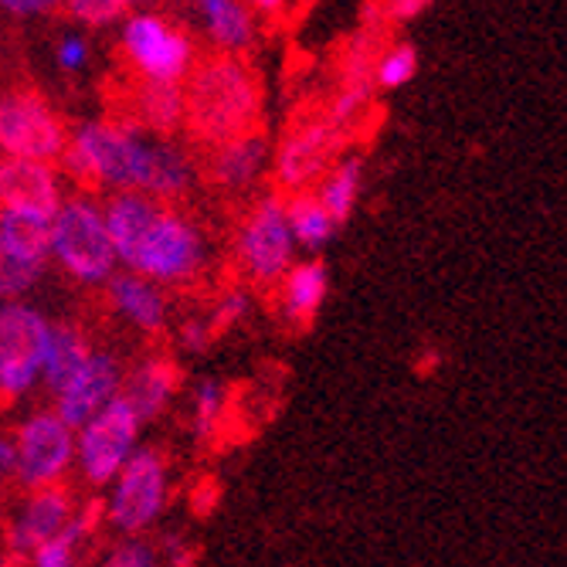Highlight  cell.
<instances>
[{
    "mask_svg": "<svg viewBox=\"0 0 567 567\" xmlns=\"http://www.w3.org/2000/svg\"><path fill=\"white\" fill-rule=\"evenodd\" d=\"M62 167L79 187H113V194L133 190L164 204L184 197L194 181L190 157L181 146L110 120L79 123L69 133Z\"/></svg>",
    "mask_w": 567,
    "mask_h": 567,
    "instance_id": "6da1fadb",
    "label": "cell"
},
{
    "mask_svg": "<svg viewBox=\"0 0 567 567\" xmlns=\"http://www.w3.org/2000/svg\"><path fill=\"white\" fill-rule=\"evenodd\" d=\"M102 218H106L116 262L126 266V272L161 289H184L204 276L208 266L204 235L171 204L120 190L102 204Z\"/></svg>",
    "mask_w": 567,
    "mask_h": 567,
    "instance_id": "7a4b0ae2",
    "label": "cell"
},
{
    "mask_svg": "<svg viewBox=\"0 0 567 567\" xmlns=\"http://www.w3.org/2000/svg\"><path fill=\"white\" fill-rule=\"evenodd\" d=\"M184 92V126L200 146H221L235 136L259 130L262 89L248 65L235 55H212L187 72Z\"/></svg>",
    "mask_w": 567,
    "mask_h": 567,
    "instance_id": "3957f363",
    "label": "cell"
},
{
    "mask_svg": "<svg viewBox=\"0 0 567 567\" xmlns=\"http://www.w3.org/2000/svg\"><path fill=\"white\" fill-rule=\"evenodd\" d=\"M51 259L79 286H106L116 276V251L102 218V204L85 194L65 197L51 218Z\"/></svg>",
    "mask_w": 567,
    "mask_h": 567,
    "instance_id": "277c9868",
    "label": "cell"
},
{
    "mask_svg": "<svg viewBox=\"0 0 567 567\" xmlns=\"http://www.w3.org/2000/svg\"><path fill=\"white\" fill-rule=\"evenodd\" d=\"M238 269L248 286L276 289L296 262V245L286 221V197L266 194L251 204L248 218L238 228Z\"/></svg>",
    "mask_w": 567,
    "mask_h": 567,
    "instance_id": "5b68a950",
    "label": "cell"
},
{
    "mask_svg": "<svg viewBox=\"0 0 567 567\" xmlns=\"http://www.w3.org/2000/svg\"><path fill=\"white\" fill-rule=\"evenodd\" d=\"M171 499V473L161 449H136L120 476L113 480V493L106 499V520L123 537H143L161 520Z\"/></svg>",
    "mask_w": 567,
    "mask_h": 567,
    "instance_id": "8992f818",
    "label": "cell"
},
{
    "mask_svg": "<svg viewBox=\"0 0 567 567\" xmlns=\"http://www.w3.org/2000/svg\"><path fill=\"white\" fill-rule=\"evenodd\" d=\"M69 146V130L62 116L38 92H4L0 95V157L55 164Z\"/></svg>",
    "mask_w": 567,
    "mask_h": 567,
    "instance_id": "52a82bcc",
    "label": "cell"
},
{
    "mask_svg": "<svg viewBox=\"0 0 567 567\" xmlns=\"http://www.w3.org/2000/svg\"><path fill=\"white\" fill-rule=\"evenodd\" d=\"M51 323L28 302H0V398L14 401L38 388Z\"/></svg>",
    "mask_w": 567,
    "mask_h": 567,
    "instance_id": "ba28073f",
    "label": "cell"
},
{
    "mask_svg": "<svg viewBox=\"0 0 567 567\" xmlns=\"http://www.w3.org/2000/svg\"><path fill=\"white\" fill-rule=\"evenodd\" d=\"M136 442L140 419L133 415V408L123 398L110 401L75 432V466L82 480L95 489L110 486L126 466V458L136 452Z\"/></svg>",
    "mask_w": 567,
    "mask_h": 567,
    "instance_id": "9c48e42d",
    "label": "cell"
},
{
    "mask_svg": "<svg viewBox=\"0 0 567 567\" xmlns=\"http://www.w3.org/2000/svg\"><path fill=\"white\" fill-rule=\"evenodd\" d=\"M14 470L21 489H44L69 476L75 466V432L55 411H34L14 432Z\"/></svg>",
    "mask_w": 567,
    "mask_h": 567,
    "instance_id": "30bf717a",
    "label": "cell"
},
{
    "mask_svg": "<svg viewBox=\"0 0 567 567\" xmlns=\"http://www.w3.org/2000/svg\"><path fill=\"white\" fill-rule=\"evenodd\" d=\"M123 51L143 82L181 85L194 65V44L157 14H133L123 24Z\"/></svg>",
    "mask_w": 567,
    "mask_h": 567,
    "instance_id": "8fae6325",
    "label": "cell"
},
{
    "mask_svg": "<svg viewBox=\"0 0 567 567\" xmlns=\"http://www.w3.org/2000/svg\"><path fill=\"white\" fill-rule=\"evenodd\" d=\"M51 262V221L0 212V302L28 296Z\"/></svg>",
    "mask_w": 567,
    "mask_h": 567,
    "instance_id": "7c38bea8",
    "label": "cell"
},
{
    "mask_svg": "<svg viewBox=\"0 0 567 567\" xmlns=\"http://www.w3.org/2000/svg\"><path fill=\"white\" fill-rule=\"evenodd\" d=\"M340 143H343V133L327 116L292 126L276 150L279 190L296 197V194H306L309 187H317L323 174L333 167Z\"/></svg>",
    "mask_w": 567,
    "mask_h": 567,
    "instance_id": "4fadbf2b",
    "label": "cell"
},
{
    "mask_svg": "<svg viewBox=\"0 0 567 567\" xmlns=\"http://www.w3.org/2000/svg\"><path fill=\"white\" fill-rule=\"evenodd\" d=\"M120 391H123V364L106 350H92L82 371L55 394V408L51 411H55L72 432H79L110 401H116Z\"/></svg>",
    "mask_w": 567,
    "mask_h": 567,
    "instance_id": "5bb4252c",
    "label": "cell"
},
{
    "mask_svg": "<svg viewBox=\"0 0 567 567\" xmlns=\"http://www.w3.org/2000/svg\"><path fill=\"white\" fill-rule=\"evenodd\" d=\"M79 517L75 509V493L65 483L31 489L18 513L8 524V547L21 557H28L34 547L48 544L51 537H59L72 520Z\"/></svg>",
    "mask_w": 567,
    "mask_h": 567,
    "instance_id": "9a60e30c",
    "label": "cell"
},
{
    "mask_svg": "<svg viewBox=\"0 0 567 567\" xmlns=\"http://www.w3.org/2000/svg\"><path fill=\"white\" fill-rule=\"evenodd\" d=\"M62 200L65 194L55 167L0 157V212L51 221L62 208Z\"/></svg>",
    "mask_w": 567,
    "mask_h": 567,
    "instance_id": "2e32d148",
    "label": "cell"
},
{
    "mask_svg": "<svg viewBox=\"0 0 567 567\" xmlns=\"http://www.w3.org/2000/svg\"><path fill=\"white\" fill-rule=\"evenodd\" d=\"M181 388V368L171 353H146L130 371H123V391L120 398L133 408V415L143 422L161 419L171 408L174 394Z\"/></svg>",
    "mask_w": 567,
    "mask_h": 567,
    "instance_id": "e0dca14e",
    "label": "cell"
},
{
    "mask_svg": "<svg viewBox=\"0 0 567 567\" xmlns=\"http://www.w3.org/2000/svg\"><path fill=\"white\" fill-rule=\"evenodd\" d=\"M279 296V313L292 330H309L317 323L320 309L330 296V269L320 259H306V262H292V269L282 276V282L276 286Z\"/></svg>",
    "mask_w": 567,
    "mask_h": 567,
    "instance_id": "ac0fdd59",
    "label": "cell"
},
{
    "mask_svg": "<svg viewBox=\"0 0 567 567\" xmlns=\"http://www.w3.org/2000/svg\"><path fill=\"white\" fill-rule=\"evenodd\" d=\"M266 164H269V140L262 130H251V133L235 136V140L212 150L208 174L218 187L245 190L262 177Z\"/></svg>",
    "mask_w": 567,
    "mask_h": 567,
    "instance_id": "d6986e66",
    "label": "cell"
},
{
    "mask_svg": "<svg viewBox=\"0 0 567 567\" xmlns=\"http://www.w3.org/2000/svg\"><path fill=\"white\" fill-rule=\"evenodd\" d=\"M106 296H110L116 313L126 323H133L140 333H161L167 327L171 306H167V296L161 286H153L133 272H116L106 282Z\"/></svg>",
    "mask_w": 567,
    "mask_h": 567,
    "instance_id": "ffe728a7",
    "label": "cell"
},
{
    "mask_svg": "<svg viewBox=\"0 0 567 567\" xmlns=\"http://www.w3.org/2000/svg\"><path fill=\"white\" fill-rule=\"evenodd\" d=\"M89 357H92V343L75 323H51V340L44 350L38 384H44V391L55 398L82 371V364Z\"/></svg>",
    "mask_w": 567,
    "mask_h": 567,
    "instance_id": "44dd1931",
    "label": "cell"
},
{
    "mask_svg": "<svg viewBox=\"0 0 567 567\" xmlns=\"http://www.w3.org/2000/svg\"><path fill=\"white\" fill-rule=\"evenodd\" d=\"M204 31L221 55H238L255 41V18L241 0H197Z\"/></svg>",
    "mask_w": 567,
    "mask_h": 567,
    "instance_id": "7402d4cb",
    "label": "cell"
},
{
    "mask_svg": "<svg viewBox=\"0 0 567 567\" xmlns=\"http://www.w3.org/2000/svg\"><path fill=\"white\" fill-rule=\"evenodd\" d=\"M320 190L313 194L323 212L333 218V225L340 228L350 215H353V204L360 197V187H364V157H357V153H350V157H340L327 174L323 181L317 184Z\"/></svg>",
    "mask_w": 567,
    "mask_h": 567,
    "instance_id": "603a6c76",
    "label": "cell"
},
{
    "mask_svg": "<svg viewBox=\"0 0 567 567\" xmlns=\"http://www.w3.org/2000/svg\"><path fill=\"white\" fill-rule=\"evenodd\" d=\"M136 120L140 130H153L157 136L177 133L184 126V92L167 82H143L136 92Z\"/></svg>",
    "mask_w": 567,
    "mask_h": 567,
    "instance_id": "cb8c5ba5",
    "label": "cell"
},
{
    "mask_svg": "<svg viewBox=\"0 0 567 567\" xmlns=\"http://www.w3.org/2000/svg\"><path fill=\"white\" fill-rule=\"evenodd\" d=\"M286 221H289L292 245L296 248H306V251H320L337 235L333 218L323 212V204L313 194H296V197H289L286 200Z\"/></svg>",
    "mask_w": 567,
    "mask_h": 567,
    "instance_id": "d4e9b609",
    "label": "cell"
},
{
    "mask_svg": "<svg viewBox=\"0 0 567 567\" xmlns=\"http://www.w3.org/2000/svg\"><path fill=\"white\" fill-rule=\"evenodd\" d=\"M228 415V391L215 378H200L190 398V432L197 442H212Z\"/></svg>",
    "mask_w": 567,
    "mask_h": 567,
    "instance_id": "484cf974",
    "label": "cell"
},
{
    "mask_svg": "<svg viewBox=\"0 0 567 567\" xmlns=\"http://www.w3.org/2000/svg\"><path fill=\"white\" fill-rule=\"evenodd\" d=\"M85 530H89V517H75L59 537H51L48 544L28 554L31 567H75V554H79Z\"/></svg>",
    "mask_w": 567,
    "mask_h": 567,
    "instance_id": "4316f807",
    "label": "cell"
},
{
    "mask_svg": "<svg viewBox=\"0 0 567 567\" xmlns=\"http://www.w3.org/2000/svg\"><path fill=\"white\" fill-rule=\"evenodd\" d=\"M248 313H251V289H248V286H228V289L212 302V313L204 317V320H208V327H212V333H215V340H218V337L231 333L238 323H245Z\"/></svg>",
    "mask_w": 567,
    "mask_h": 567,
    "instance_id": "83f0119b",
    "label": "cell"
},
{
    "mask_svg": "<svg viewBox=\"0 0 567 567\" xmlns=\"http://www.w3.org/2000/svg\"><path fill=\"white\" fill-rule=\"evenodd\" d=\"M415 72H419V51L411 44H398V48L388 51V55H381L374 62L371 79L381 89H401V85H408L411 79H415Z\"/></svg>",
    "mask_w": 567,
    "mask_h": 567,
    "instance_id": "f1b7e54d",
    "label": "cell"
},
{
    "mask_svg": "<svg viewBox=\"0 0 567 567\" xmlns=\"http://www.w3.org/2000/svg\"><path fill=\"white\" fill-rule=\"evenodd\" d=\"M99 567H164L157 547L143 537H123L120 544H113L102 557Z\"/></svg>",
    "mask_w": 567,
    "mask_h": 567,
    "instance_id": "f546056e",
    "label": "cell"
},
{
    "mask_svg": "<svg viewBox=\"0 0 567 567\" xmlns=\"http://www.w3.org/2000/svg\"><path fill=\"white\" fill-rule=\"evenodd\" d=\"M62 4L72 21L89 24V28H106L123 18V8L113 4V0H62Z\"/></svg>",
    "mask_w": 567,
    "mask_h": 567,
    "instance_id": "4dcf8cb0",
    "label": "cell"
},
{
    "mask_svg": "<svg viewBox=\"0 0 567 567\" xmlns=\"http://www.w3.org/2000/svg\"><path fill=\"white\" fill-rule=\"evenodd\" d=\"M221 499H225V489H221V483L215 476H200L187 493V506H190V513L197 520L212 517V513L221 506Z\"/></svg>",
    "mask_w": 567,
    "mask_h": 567,
    "instance_id": "1f68e13d",
    "label": "cell"
},
{
    "mask_svg": "<svg viewBox=\"0 0 567 567\" xmlns=\"http://www.w3.org/2000/svg\"><path fill=\"white\" fill-rule=\"evenodd\" d=\"M157 554H161L164 567H194V564H197V547H194V540H187V537L177 534V530H171V534L161 537Z\"/></svg>",
    "mask_w": 567,
    "mask_h": 567,
    "instance_id": "d6a6232c",
    "label": "cell"
},
{
    "mask_svg": "<svg viewBox=\"0 0 567 567\" xmlns=\"http://www.w3.org/2000/svg\"><path fill=\"white\" fill-rule=\"evenodd\" d=\"M177 343L187 353H208L212 343H215V333H212V327L204 317H187L181 323V330H177Z\"/></svg>",
    "mask_w": 567,
    "mask_h": 567,
    "instance_id": "836d02e7",
    "label": "cell"
},
{
    "mask_svg": "<svg viewBox=\"0 0 567 567\" xmlns=\"http://www.w3.org/2000/svg\"><path fill=\"white\" fill-rule=\"evenodd\" d=\"M55 59H59V65H62L65 72H79V69L89 62V44H85V38L65 34V38L59 41V48H55Z\"/></svg>",
    "mask_w": 567,
    "mask_h": 567,
    "instance_id": "e575fe53",
    "label": "cell"
},
{
    "mask_svg": "<svg viewBox=\"0 0 567 567\" xmlns=\"http://www.w3.org/2000/svg\"><path fill=\"white\" fill-rule=\"evenodd\" d=\"M18 486V470H14V442L0 435V509H4L11 489Z\"/></svg>",
    "mask_w": 567,
    "mask_h": 567,
    "instance_id": "d590c367",
    "label": "cell"
},
{
    "mask_svg": "<svg viewBox=\"0 0 567 567\" xmlns=\"http://www.w3.org/2000/svg\"><path fill=\"white\" fill-rule=\"evenodd\" d=\"M59 4L62 0H0V11H8L11 18H41Z\"/></svg>",
    "mask_w": 567,
    "mask_h": 567,
    "instance_id": "8d00e7d4",
    "label": "cell"
},
{
    "mask_svg": "<svg viewBox=\"0 0 567 567\" xmlns=\"http://www.w3.org/2000/svg\"><path fill=\"white\" fill-rule=\"evenodd\" d=\"M241 4H245L248 11L266 14V18H279V14H282V8H286V0H241Z\"/></svg>",
    "mask_w": 567,
    "mask_h": 567,
    "instance_id": "74e56055",
    "label": "cell"
},
{
    "mask_svg": "<svg viewBox=\"0 0 567 567\" xmlns=\"http://www.w3.org/2000/svg\"><path fill=\"white\" fill-rule=\"evenodd\" d=\"M432 0H391V11L398 14V18H415L422 8H429Z\"/></svg>",
    "mask_w": 567,
    "mask_h": 567,
    "instance_id": "f35d334b",
    "label": "cell"
},
{
    "mask_svg": "<svg viewBox=\"0 0 567 567\" xmlns=\"http://www.w3.org/2000/svg\"><path fill=\"white\" fill-rule=\"evenodd\" d=\"M113 4H120V8H130V4H140V0H113Z\"/></svg>",
    "mask_w": 567,
    "mask_h": 567,
    "instance_id": "ab89813d",
    "label": "cell"
},
{
    "mask_svg": "<svg viewBox=\"0 0 567 567\" xmlns=\"http://www.w3.org/2000/svg\"><path fill=\"white\" fill-rule=\"evenodd\" d=\"M0 567H8V564H4V560H0Z\"/></svg>",
    "mask_w": 567,
    "mask_h": 567,
    "instance_id": "60d3db41",
    "label": "cell"
}]
</instances>
